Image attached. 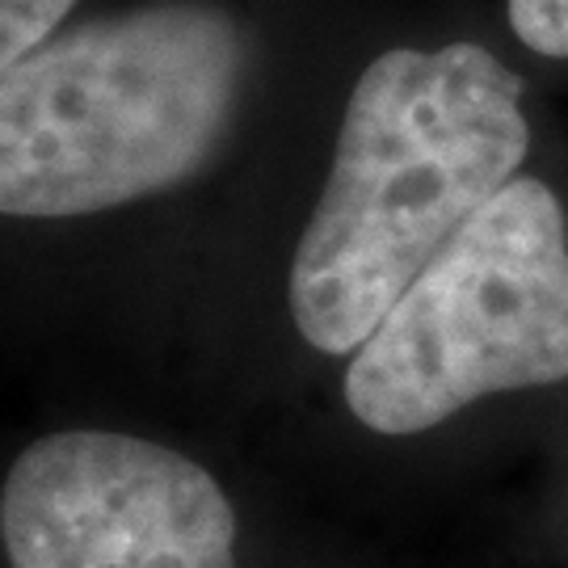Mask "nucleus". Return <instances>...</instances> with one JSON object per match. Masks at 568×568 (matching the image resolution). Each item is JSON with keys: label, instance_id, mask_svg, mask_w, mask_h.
<instances>
[{"label": "nucleus", "instance_id": "6", "mask_svg": "<svg viewBox=\"0 0 568 568\" xmlns=\"http://www.w3.org/2000/svg\"><path fill=\"white\" fill-rule=\"evenodd\" d=\"M509 26L535 55L568 60V0H509Z\"/></svg>", "mask_w": 568, "mask_h": 568}, {"label": "nucleus", "instance_id": "4", "mask_svg": "<svg viewBox=\"0 0 568 568\" xmlns=\"http://www.w3.org/2000/svg\"><path fill=\"white\" fill-rule=\"evenodd\" d=\"M0 539L9 568H236V509L182 450L63 429L13 459Z\"/></svg>", "mask_w": 568, "mask_h": 568}, {"label": "nucleus", "instance_id": "1", "mask_svg": "<svg viewBox=\"0 0 568 568\" xmlns=\"http://www.w3.org/2000/svg\"><path fill=\"white\" fill-rule=\"evenodd\" d=\"M523 81L480 42L392 47L345 102L325 190L291 262V321L321 354H358L527 161Z\"/></svg>", "mask_w": 568, "mask_h": 568}, {"label": "nucleus", "instance_id": "3", "mask_svg": "<svg viewBox=\"0 0 568 568\" xmlns=\"http://www.w3.org/2000/svg\"><path fill=\"white\" fill-rule=\"evenodd\" d=\"M565 379V206L539 178H514L349 358L345 405L358 426L405 438L485 396Z\"/></svg>", "mask_w": 568, "mask_h": 568}, {"label": "nucleus", "instance_id": "2", "mask_svg": "<svg viewBox=\"0 0 568 568\" xmlns=\"http://www.w3.org/2000/svg\"><path fill=\"white\" fill-rule=\"evenodd\" d=\"M244 68L248 34L211 0L47 39L0 77V211L72 220L190 182L224 143Z\"/></svg>", "mask_w": 568, "mask_h": 568}, {"label": "nucleus", "instance_id": "5", "mask_svg": "<svg viewBox=\"0 0 568 568\" xmlns=\"http://www.w3.org/2000/svg\"><path fill=\"white\" fill-rule=\"evenodd\" d=\"M77 0H0V63L13 68L55 39V26Z\"/></svg>", "mask_w": 568, "mask_h": 568}]
</instances>
